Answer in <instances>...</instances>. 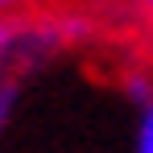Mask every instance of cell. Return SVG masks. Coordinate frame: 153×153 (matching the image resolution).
<instances>
[{
    "label": "cell",
    "instance_id": "cell-4",
    "mask_svg": "<svg viewBox=\"0 0 153 153\" xmlns=\"http://www.w3.org/2000/svg\"><path fill=\"white\" fill-rule=\"evenodd\" d=\"M145 4H153V0H145Z\"/></svg>",
    "mask_w": 153,
    "mask_h": 153
},
{
    "label": "cell",
    "instance_id": "cell-1",
    "mask_svg": "<svg viewBox=\"0 0 153 153\" xmlns=\"http://www.w3.org/2000/svg\"><path fill=\"white\" fill-rule=\"evenodd\" d=\"M137 153H153V108L145 112V124H141V141H137Z\"/></svg>",
    "mask_w": 153,
    "mask_h": 153
},
{
    "label": "cell",
    "instance_id": "cell-3",
    "mask_svg": "<svg viewBox=\"0 0 153 153\" xmlns=\"http://www.w3.org/2000/svg\"><path fill=\"white\" fill-rule=\"evenodd\" d=\"M4 42H8V25L0 21V46H4Z\"/></svg>",
    "mask_w": 153,
    "mask_h": 153
},
{
    "label": "cell",
    "instance_id": "cell-2",
    "mask_svg": "<svg viewBox=\"0 0 153 153\" xmlns=\"http://www.w3.org/2000/svg\"><path fill=\"white\" fill-rule=\"evenodd\" d=\"M17 4H25V0H0V13H8V8H17Z\"/></svg>",
    "mask_w": 153,
    "mask_h": 153
}]
</instances>
